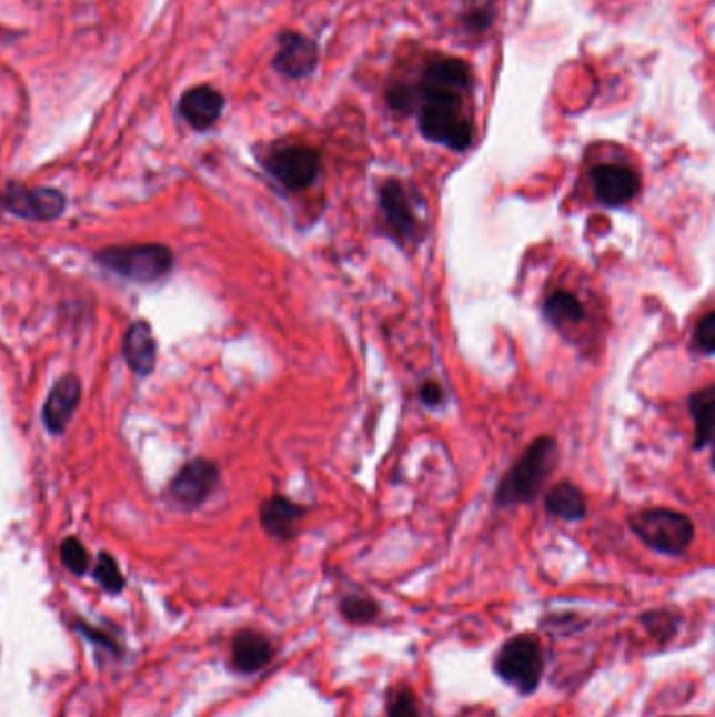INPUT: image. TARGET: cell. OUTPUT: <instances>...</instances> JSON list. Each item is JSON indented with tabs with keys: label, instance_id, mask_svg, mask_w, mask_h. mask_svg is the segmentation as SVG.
Instances as JSON below:
<instances>
[{
	"label": "cell",
	"instance_id": "ba28073f",
	"mask_svg": "<svg viewBox=\"0 0 715 717\" xmlns=\"http://www.w3.org/2000/svg\"><path fill=\"white\" fill-rule=\"evenodd\" d=\"M0 202L11 214L34 223H51L66 210V198L57 189L9 185L0 193Z\"/></svg>",
	"mask_w": 715,
	"mask_h": 717
},
{
	"label": "cell",
	"instance_id": "603a6c76",
	"mask_svg": "<svg viewBox=\"0 0 715 717\" xmlns=\"http://www.w3.org/2000/svg\"><path fill=\"white\" fill-rule=\"evenodd\" d=\"M691 346L695 353H701V355H714L715 351V311H709L705 313L701 320H698L697 327L693 332V339H691Z\"/></svg>",
	"mask_w": 715,
	"mask_h": 717
},
{
	"label": "cell",
	"instance_id": "d6986e66",
	"mask_svg": "<svg viewBox=\"0 0 715 717\" xmlns=\"http://www.w3.org/2000/svg\"><path fill=\"white\" fill-rule=\"evenodd\" d=\"M584 304L573 292L558 290V292L550 294L546 302H544V317L556 330H565V327L577 325L580 321L584 320Z\"/></svg>",
	"mask_w": 715,
	"mask_h": 717
},
{
	"label": "cell",
	"instance_id": "e0dca14e",
	"mask_svg": "<svg viewBox=\"0 0 715 717\" xmlns=\"http://www.w3.org/2000/svg\"><path fill=\"white\" fill-rule=\"evenodd\" d=\"M546 512L568 523L584 521L587 514V502H585L584 491L575 487L573 483L563 481L547 491Z\"/></svg>",
	"mask_w": 715,
	"mask_h": 717
},
{
	"label": "cell",
	"instance_id": "7402d4cb",
	"mask_svg": "<svg viewBox=\"0 0 715 717\" xmlns=\"http://www.w3.org/2000/svg\"><path fill=\"white\" fill-rule=\"evenodd\" d=\"M59 556L63 566L74 573V575H84L89 568V552L84 546L75 539V537H68L63 539V544L59 547Z\"/></svg>",
	"mask_w": 715,
	"mask_h": 717
},
{
	"label": "cell",
	"instance_id": "2e32d148",
	"mask_svg": "<svg viewBox=\"0 0 715 717\" xmlns=\"http://www.w3.org/2000/svg\"><path fill=\"white\" fill-rule=\"evenodd\" d=\"M273 657V646L256 632H240L231 646V663L240 674H254L263 669Z\"/></svg>",
	"mask_w": 715,
	"mask_h": 717
},
{
	"label": "cell",
	"instance_id": "ac0fdd59",
	"mask_svg": "<svg viewBox=\"0 0 715 717\" xmlns=\"http://www.w3.org/2000/svg\"><path fill=\"white\" fill-rule=\"evenodd\" d=\"M714 386H707V388L691 395L688 410H691L693 422H695V450L709 447V443L714 438Z\"/></svg>",
	"mask_w": 715,
	"mask_h": 717
},
{
	"label": "cell",
	"instance_id": "cb8c5ba5",
	"mask_svg": "<svg viewBox=\"0 0 715 717\" xmlns=\"http://www.w3.org/2000/svg\"><path fill=\"white\" fill-rule=\"evenodd\" d=\"M94 579L99 582V585L112 594H118L122 587H124V577L120 573V568L115 565L110 554H101L99 561H97V566L93 570Z\"/></svg>",
	"mask_w": 715,
	"mask_h": 717
},
{
	"label": "cell",
	"instance_id": "4fadbf2b",
	"mask_svg": "<svg viewBox=\"0 0 715 717\" xmlns=\"http://www.w3.org/2000/svg\"><path fill=\"white\" fill-rule=\"evenodd\" d=\"M225 99L212 87H195L183 94L179 112L195 131H207L221 118Z\"/></svg>",
	"mask_w": 715,
	"mask_h": 717
},
{
	"label": "cell",
	"instance_id": "30bf717a",
	"mask_svg": "<svg viewBox=\"0 0 715 717\" xmlns=\"http://www.w3.org/2000/svg\"><path fill=\"white\" fill-rule=\"evenodd\" d=\"M592 188L604 206L620 208L630 204L641 191V174L623 164H598L590 172Z\"/></svg>",
	"mask_w": 715,
	"mask_h": 717
},
{
	"label": "cell",
	"instance_id": "3957f363",
	"mask_svg": "<svg viewBox=\"0 0 715 717\" xmlns=\"http://www.w3.org/2000/svg\"><path fill=\"white\" fill-rule=\"evenodd\" d=\"M94 261L137 283L160 282L172 271V252L162 244L112 245L97 252Z\"/></svg>",
	"mask_w": 715,
	"mask_h": 717
},
{
	"label": "cell",
	"instance_id": "9c48e42d",
	"mask_svg": "<svg viewBox=\"0 0 715 717\" xmlns=\"http://www.w3.org/2000/svg\"><path fill=\"white\" fill-rule=\"evenodd\" d=\"M216 485H219V468L208 460L195 457L177 472V476L170 483L169 493L172 502H177L179 506L198 508L200 504L207 502L208 495Z\"/></svg>",
	"mask_w": 715,
	"mask_h": 717
},
{
	"label": "cell",
	"instance_id": "9a60e30c",
	"mask_svg": "<svg viewBox=\"0 0 715 717\" xmlns=\"http://www.w3.org/2000/svg\"><path fill=\"white\" fill-rule=\"evenodd\" d=\"M155 339L148 321H134L122 344V355L137 376H150L155 367Z\"/></svg>",
	"mask_w": 715,
	"mask_h": 717
},
{
	"label": "cell",
	"instance_id": "d4e9b609",
	"mask_svg": "<svg viewBox=\"0 0 715 717\" xmlns=\"http://www.w3.org/2000/svg\"><path fill=\"white\" fill-rule=\"evenodd\" d=\"M389 717H420L417 703L407 688H399L389 703Z\"/></svg>",
	"mask_w": 715,
	"mask_h": 717
},
{
	"label": "cell",
	"instance_id": "8fae6325",
	"mask_svg": "<svg viewBox=\"0 0 715 717\" xmlns=\"http://www.w3.org/2000/svg\"><path fill=\"white\" fill-rule=\"evenodd\" d=\"M318 59L320 51L311 38L302 37L299 32H283L273 65L288 78H304L315 70Z\"/></svg>",
	"mask_w": 715,
	"mask_h": 717
},
{
	"label": "cell",
	"instance_id": "484cf974",
	"mask_svg": "<svg viewBox=\"0 0 715 717\" xmlns=\"http://www.w3.org/2000/svg\"><path fill=\"white\" fill-rule=\"evenodd\" d=\"M443 398H445V395H443V388L436 384V382H433V380H429V382H424L422 386H420V401L426 405V407H439L441 403H443Z\"/></svg>",
	"mask_w": 715,
	"mask_h": 717
},
{
	"label": "cell",
	"instance_id": "277c9868",
	"mask_svg": "<svg viewBox=\"0 0 715 717\" xmlns=\"http://www.w3.org/2000/svg\"><path fill=\"white\" fill-rule=\"evenodd\" d=\"M630 528L642 544L667 556H682L695 542L693 521L672 508L642 509L630 518Z\"/></svg>",
	"mask_w": 715,
	"mask_h": 717
},
{
	"label": "cell",
	"instance_id": "7a4b0ae2",
	"mask_svg": "<svg viewBox=\"0 0 715 717\" xmlns=\"http://www.w3.org/2000/svg\"><path fill=\"white\" fill-rule=\"evenodd\" d=\"M558 464V445L552 436L535 438L523 457L506 472L495 489V504L500 508L523 506L537 499L547 476Z\"/></svg>",
	"mask_w": 715,
	"mask_h": 717
},
{
	"label": "cell",
	"instance_id": "5bb4252c",
	"mask_svg": "<svg viewBox=\"0 0 715 717\" xmlns=\"http://www.w3.org/2000/svg\"><path fill=\"white\" fill-rule=\"evenodd\" d=\"M306 509L294 504L283 495H273L261 506V525L264 531L280 542H290L296 535V525L301 523Z\"/></svg>",
	"mask_w": 715,
	"mask_h": 717
},
{
	"label": "cell",
	"instance_id": "8992f818",
	"mask_svg": "<svg viewBox=\"0 0 715 717\" xmlns=\"http://www.w3.org/2000/svg\"><path fill=\"white\" fill-rule=\"evenodd\" d=\"M382 212V231L401 245L415 244L422 235V223L415 212L414 200L395 179L382 183L377 191Z\"/></svg>",
	"mask_w": 715,
	"mask_h": 717
},
{
	"label": "cell",
	"instance_id": "7c38bea8",
	"mask_svg": "<svg viewBox=\"0 0 715 717\" xmlns=\"http://www.w3.org/2000/svg\"><path fill=\"white\" fill-rule=\"evenodd\" d=\"M80 391H82V386L74 374L61 377L53 386V391L49 393V398L44 403V410H42V420H44V426L49 433L61 434L68 428L75 407H78V401H80Z\"/></svg>",
	"mask_w": 715,
	"mask_h": 717
},
{
	"label": "cell",
	"instance_id": "ffe728a7",
	"mask_svg": "<svg viewBox=\"0 0 715 717\" xmlns=\"http://www.w3.org/2000/svg\"><path fill=\"white\" fill-rule=\"evenodd\" d=\"M340 613L342 617L349 623H358V625H363V623H372L377 617L380 608L377 604L367 598V596H346L342 603H340Z\"/></svg>",
	"mask_w": 715,
	"mask_h": 717
},
{
	"label": "cell",
	"instance_id": "52a82bcc",
	"mask_svg": "<svg viewBox=\"0 0 715 717\" xmlns=\"http://www.w3.org/2000/svg\"><path fill=\"white\" fill-rule=\"evenodd\" d=\"M264 169L288 191H302L311 188L320 174V151L306 145H288L282 150L271 151L264 160Z\"/></svg>",
	"mask_w": 715,
	"mask_h": 717
},
{
	"label": "cell",
	"instance_id": "44dd1931",
	"mask_svg": "<svg viewBox=\"0 0 715 717\" xmlns=\"http://www.w3.org/2000/svg\"><path fill=\"white\" fill-rule=\"evenodd\" d=\"M644 627L659 640H669L678 632L679 617L672 615L669 610H653L642 615Z\"/></svg>",
	"mask_w": 715,
	"mask_h": 717
},
{
	"label": "cell",
	"instance_id": "6da1fadb",
	"mask_svg": "<svg viewBox=\"0 0 715 717\" xmlns=\"http://www.w3.org/2000/svg\"><path fill=\"white\" fill-rule=\"evenodd\" d=\"M469 89L439 82L422 74L417 87V127L420 132L439 145L453 151H466L474 141V127L464 112V93Z\"/></svg>",
	"mask_w": 715,
	"mask_h": 717
},
{
	"label": "cell",
	"instance_id": "5b68a950",
	"mask_svg": "<svg viewBox=\"0 0 715 717\" xmlns=\"http://www.w3.org/2000/svg\"><path fill=\"white\" fill-rule=\"evenodd\" d=\"M495 671L518 693H535L544 674V653L537 638L523 634L506 642L495 659Z\"/></svg>",
	"mask_w": 715,
	"mask_h": 717
}]
</instances>
